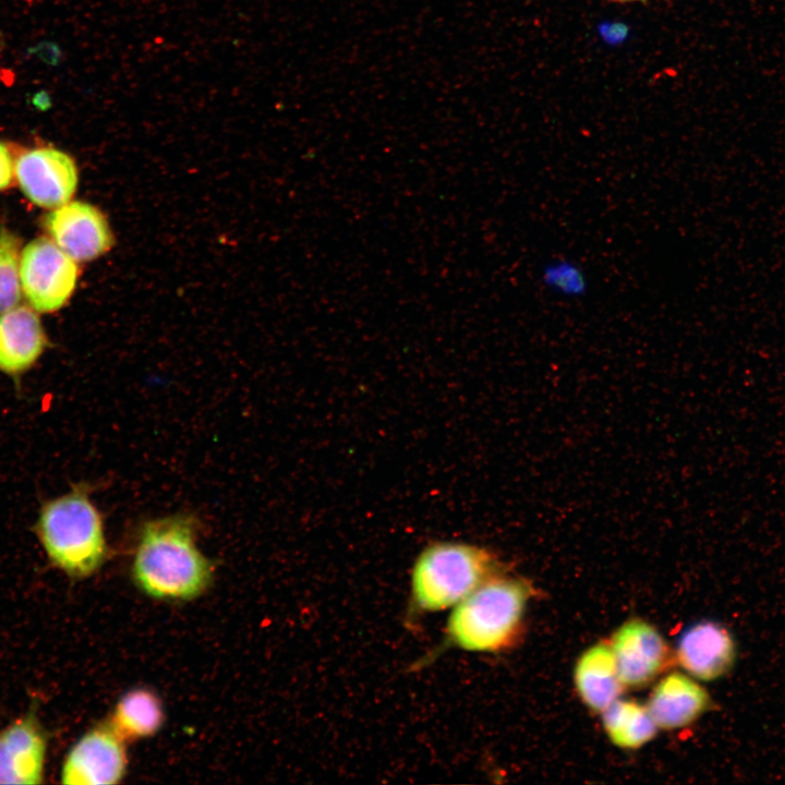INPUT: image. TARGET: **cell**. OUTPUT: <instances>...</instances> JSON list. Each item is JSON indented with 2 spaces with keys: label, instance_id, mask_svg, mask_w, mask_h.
Here are the masks:
<instances>
[{
  "label": "cell",
  "instance_id": "6da1fadb",
  "mask_svg": "<svg viewBox=\"0 0 785 785\" xmlns=\"http://www.w3.org/2000/svg\"><path fill=\"white\" fill-rule=\"evenodd\" d=\"M197 524L191 515H172L144 522L132 563L137 587L159 600H193L214 578L212 561L197 546Z\"/></svg>",
  "mask_w": 785,
  "mask_h": 785
},
{
  "label": "cell",
  "instance_id": "7a4b0ae2",
  "mask_svg": "<svg viewBox=\"0 0 785 785\" xmlns=\"http://www.w3.org/2000/svg\"><path fill=\"white\" fill-rule=\"evenodd\" d=\"M34 531L51 564L71 578L92 576L107 557L102 517L87 485L46 500Z\"/></svg>",
  "mask_w": 785,
  "mask_h": 785
},
{
  "label": "cell",
  "instance_id": "3957f363",
  "mask_svg": "<svg viewBox=\"0 0 785 785\" xmlns=\"http://www.w3.org/2000/svg\"><path fill=\"white\" fill-rule=\"evenodd\" d=\"M530 593L521 579L494 576L455 605L447 623L448 640L478 652H497L512 645L522 630Z\"/></svg>",
  "mask_w": 785,
  "mask_h": 785
},
{
  "label": "cell",
  "instance_id": "277c9868",
  "mask_svg": "<svg viewBox=\"0 0 785 785\" xmlns=\"http://www.w3.org/2000/svg\"><path fill=\"white\" fill-rule=\"evenodd\" d=\"M499 573L497 559L483 547L459 542L433 543L414 563L412 602L419 611L446 609Z\"/></svg>",
  "mask_w": 785,
  "mask_h": 785
},
{
  "label": "cell",
  "instance_id": "5b68a950",
  "mask_svg": "<svg viewBox=\"0 0 785 785\" xmlns=\"http://www.w3.org/2000/svg\"><path fill=\"white\" fill-rule=\"evenodd\" d=\"M20 277L32 307L50 313L61 309L72 295L78 267L52 240L37 238L22 250Z\"/></svg>",
  "mask_w": 785,
  "mask_h": 785
},
{
  "label": "cell",
  "instance_id": "8992f818",
  "mask_svg": "<svg viewBox=\"0 0 785 785\" xmlns=\"http://www.w3.org/2000/svg\"><path fill=\"white\" fill-rule=\"evenodd\" d=\"M125 741L108 721L83 734L71 747L61 769L69 785L117 784L126 772Z\"/></svg>",
  "mask_w": 785,
  "mask_h": 785
},
{
  "label": "cell",
  "instance_id": "52a82bcc",
  "mask_svg": "<svg viewBox=\"0 0 785 785\" xmlns=\"http://www.w3.org/2000/svg\"><path fill=\"white\" fill-rule=\"evenodd\" d=\"M625 688H642L671 667L675 660L662 635L642 619L623 624L609 643Z\"/></svg>",
  "mask_w": 785,
  "mask_h": 785
},
{
  "label": "cell",
  "instance_id": "ba28073f",
  "mask_svg": "<svg viewBox=\"0 0 785 785\" xmlns=\"http://www.w3.org/2000/svg\"><path fill=\"white\" fill-rule=\"evenodd\" d=\"M51 240L75 262H88L107 253L113 234L104 214L95 206L68 202L45 216Z\"/></svg>",
  "mask_w": 785,
  "mask_h": 785
},
{
  "label": "cell",
  "instance_id": "9c48e42d",
  "mask_svg": "<svg viewBox=\"0 0 785 785\" xmlns=\"http://www.w3.org/2000/svg\"><path fill=\"white\" fill-rule=\"evenodd\" d=\"M15 177L31 202L52 209L70 202L78 181L73 158L52 147L22 154L15 162Z\"/></svg>",
  "mask_w": 785,
  "mask_h": 785
},
{
  "label": "cell",
  "instance_id": "30bf717a",
  "mask_svg": "<svg viewBox=\"0 0 785 785\" xmlns=\"http://www.w3.org/2000/svg\"><path fill=\"white\" fill-rule=\"evenodd\" d=\"M674 656L691 677L712 681L733 669L737 660V645L724 625L704 619L681 632Z\"/></svg>",
  "mask_w": 785,
  "mask_h": 785
},
{
  "label": "cell",
  "instance_id": "8fae6325",
  "mask_svg": "<svg viewBox=\"0 0 785 785\" xmlns=\"http://www.w3.org/2000/svg\"><path fill=\"white\" fill-rule=\"evenodd\" d=\"M47 736L31 710L0 730V784H40Z\"/></svg>",
  "mask_w": 785,
  "mask_h": 785
},
{
  "label": "cell",
  "instance_id": "7c38bea8",
  "mask_svg": "<svg viewBox=\"0 0 785 785\" xmlns=\"http://www.w3.org/2000/svg\"><path fill=\"white\" fill-rule=\"evenodd\" d=\"M711 704L709 692L699 683L674 672L656 684L647 708L659 728L676 729L695 723Z\"/></svg>",
  "mask_w": 785,
  "mask_h": 785
},
{
  "label": "cell",
  "instance_id": "4fadbf2b",
  "mask_svg": "<svg viewBox=\"0 0 785 785\" xmlns=\"http://www.w3.org/2000/svg\"><path fill=\"white\" fill-rule=\"evenodd\" d=\"M48 339L38 315L28 306L0 313V372L17 377L41 357Z\"/></svg>",
  "mask_w": 785,
  "mask_h": 785
},
{
  "label": "cell",
  "instance_id": "5bb4252c",
  "mask_svg": "<svg viewBox=\"0 0 785 785\" xmlns=\"http://www.w3.org/2000/svg\"><path fill=\"white\" fill-rule=\"evenodd\" d=\"M575 685L583 703L596 713L620 698L625 686L609 644L596 643L580 655L575 667Z\"/></svg>",
  "mask_w": 785,
  "mask_h": 785
},
{
  "label": "cell",
  "instance_id": "9a60e30c",
  "mask_svg": "<svg viewBox=\"0 0 785 785\" xmlns=\"http://www.w3.org/2000/svg\"><path fill=\"white\" fill-rule=\"evenodd\" d=\"M108 722L124 741L147 738L162 727L164 705L153 690L134 688L118 700Z\"/></svg>",
  "mask_w": 785,
  "mask_h": 785
},
{
  "label": "cell",
  "instance_id": "2e32d148",
  "mask_svg": "<svg viewBox=\"0 0 785 785\" xmlns=\"http://www.w3.org/2000/svg\"><path fill=\"white\" fill-rule=\"evenodd\" d=\"M602 722L611 741L623 749L642 747L659 729L647 705L620 698L602 712Z\"/></svg>",
  "mask_w": 785,
  "mask_h": 785
},
{
  "label": "cell",
  "instance_id": "e0dca14e",
  "mask_svg": "<svg viewBox=\"0 0 785 785\" xmlns=\"http://www.w3.org/2000/svg\"><path fill=\"white\" fill-rule=\"evenodd\" d=\"M539 280L550 293L570 301L584 299L591 289L588 271L578 261L567 256L545 261L540 267Z\"/></svg>",
  "mask_w": 785,
  "mask_h": 785
},
{
  "label": "cell",
  "instance_id": "ac0fdd59",
  "mask_svg": "<svg viewBox=\"0 0 785 785\" xmlns=\"http://www.w3.org/2000/svg\"><path fill=\"white\" fill-rule=\"evenodd\" d=\"M21 241L13 232L0 229V313L17 305L21 299Z\"/></svg>",
  "mask_w": 785,
  "mask_h": 785
},
{
  "label": "cell",
  "instance_id": "d6986e66",
  "mask_svg": "<svg viewBox=\"0 0 785 785\" xmlns=\"http://www.w3.org/2000/svg\"><path fill=\"white\" fill-rule=\"evenodd\" d=\"M15 165L8 146L0 142V191L9 188L13 182Z\"/></svg>",
  "mask_w": 785,
  "mask_h": 785
},
{
  "label": "cell",
  "instance_id": "ffe728a7",
  "mask_svg": "<svg viewBox=\"0 0 785 785\" xmlns=\"http://www.w3.org/2000/svg\"><path fill=\"white\" fill-rule=\"evenodd\" d=\"M615 2H636V1H645V0H609Z\"/></svg>",
  "mask_w": 785,
  "mask_h": 785
}]
</instances>
